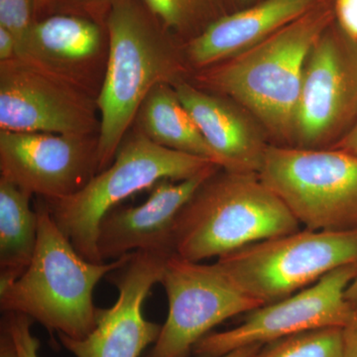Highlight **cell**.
<instances>
[{"label":"cell","instance_id":"8992f818","mask_svg":"<svg viewBox=\"0 0 357 357\" xmlns=\"http://www.w3.org/2000/svg\"><path fill=\"white\" fill-rule=\"evenodd\" d=\"M215 264L263 306L309 287L333 270L357 264V229H300L250 244Z\"/></svg>","mask_w":357,"mask_h":357},{"label":"cell","instance_id":"2e32d148","mask_svg":"<svg viewBox=\"0 0 357 357\" xmlns=\"http://www.w3.org/2000/svg\"><path fill=\"white\" fill-rule=\"evenodd\" d=\"M211 149L229 172L258 174L268 147L257 128L225 96L185 81L174 86Z\"/></svg>","mask_w":357,"mask_h":357},{"label":"cell","instance_id":"9a60e30c","mask_svg":"<svg viewBox=\"0 0 357 357\" xmlns=\"http://www.w3.org/2000/svg\"><path fill=\"white\" fill-rule=\"evenodd\" d=\"M213 165L185 180H162L151 188L144 203L114 208L98 225V255L103 262L138 251L174 253L176 222L197 190L217 172Z\"/></svg>","mask_w":357,"mask_h":357},{"label":"cell","instance_id":"f1b7e54d","mask_svg":"<svg viewBox=\"0 0 357 357\" xmlns=\"http://www.w3.org/2000/svg\"><path fill=\"white\" fill-rule=\"evenodd\" d=\"M264 344H251L241 347L220 357H255Z\"/></svg>","mask_w":357,"mask_h":357},{"label":"cell","instance_id":"ba28073f","mask_svg":"<svg viewBox=\"0 0 357 357\" xmlns=\"http://www.w3.org/2000/svg\"><path fill=\"white\" fill-rule=\"evenodd\" d=\"M160 283L168 298V316L144 357H188L215 326L262 306L215 263L204 264L173 255Z\"/></svg>","mask_w":357,"mask_h":357},{"label":"cell","instance_id":"d4e9b609","mask_svg":"<svg viewBox=\"0 0 357 357\" xmlns=\"http://www.w3.org/2000/svg\"><path fill=\"white\" fill-rule=\"evenodd\" d=\"M342 357H357V311L342 328Z\"/></svg>","mask_w":357,"mask_h":357},{"label":"cell","instance_id":"9c48e42d","mask_svg":"<svg viewBox=\"0 0 357 357\" xmlns=\"http://www.w3.org/2000/svg\"><path fill=\"white\" fill-rule=\"evenodd\" d=\"M357 276V264L333 270L325 277L293 294L248 312L241 325L210 333L195 345L198 357H220L251 344H266L279 338L324 328H344L354 307L347 291Z\"/></svg>","mask_w":357,"mask_h":357},{"label":"cell","instance_id":"52a82bcc","mask_svg":"<svg viewBox=\"0 0 357 357\" xmlns=\"http://www.w3.org/2000/svg\"><path fill=\"white\" fill-rule=\"evenodd\" d=\"M258 176L304 229H357V156L268 145Z\"/></svg>","mask_w":357,"mask_h":357},{"label":"cell","instance_id":"484cf974","mask_svg":"<svg viewBox=\"0 0 357 357\" xmlns=\"http://www.w3.org/2000/svg\"><path fill=\"white\" fill-rule=\"evenodd\" d=\"M18 57V41L13 33L0 26V63Z\"/></svg>","mask_w":357,"mask_h":357},{"label":"cell","instance_id":"cb8c5ba5","mask_svg":"<svg viewBox=\"0 0 357 357\" xmlns=\"http://www.w3.org/2000/svg\"><path fill=\"white\" fill-rule=\"evenodd\" d=\"M112 2L114 0H47L42 17L55 13L74 14L105 23Z\"/></svg>","mask_w":357,"mask_h":357},{"label":"cell","instance_id":"f546056e","mask_svg":"<svg viewBox=\"0 0 357 357\" xmlns=\"http://www.w3.org/2000/svg\"><path fill=\"white\" fill-rule=\"evenodd\" d=\"M347 299L351 303L354 310L357 311V276L354 281L351 282V285L349 286L347 291Z\"/></svg>","mask_w":357,"mask_h":357},{"label":"cell","instance_id":"7c38bea8","mask_svg":"<svg viewBox=\"0 0 357 357\" xmlns=\"http://www.w3.org/2000/svg\"><path fill=\"white\" fill-rule=\"evenodd\" d=\"M98 171V135L0 130V178L46 201L73 196Z\"/></svg>","mask_w":357,"mask_h":357},{"label":"cell","instance_id":"3957f363","mask_svg":"<svg viewBox=\"0 0 357 357\" xmlns=\"http://www.w3.org/2000/svg\"><path fill=\"white\" fill-rule=\"evenodd\" d=\"M38 243L32 261L16 280L0 288V307L38 321L51 333L73 340L86 337L96 326V284L128 263L131 255L112 262H91L73 246L38 198Z\"/></svg>","mask_w":357,"mask_h":357},{"label":"cell","instance_id":"6da1fadb","mask_svg":"<svg viewBox=\"0 0 357 357\" xmlns=\"http://www.w3.org/2000/svg\"><path fill=\"white\" fill-rule=\"evenodd\" d=\"M335 21L333 0H321L304 15L248 50L194 70L189 82L238 103L275 137L294 142L307 58Z\"/></svg>","mask_w":357,"mask_h":357},{"label":"cell","instance_id":"e0dca14e","mask_svg":"<svg viewBox=\"0 0 357 357\" xmlns=\"http://www.w3.org/2000/svg\"><path fill=\"white\" fill-rule=\"evenodd\" d=\"M321 0H263L211 23L184 45L192 70L204 69L259 43L304 15Z\"/></svg>","mask_w":357,"mask_h":357},{"label":"cell","instance_id":"4dcf8cb0","mask_svg":"<svg viewBox=\"0 0 357 357\" xmlns=\"http://www.w3.org/2000/svg\"><path fill=\"white\" fill-rule=\"evenodd\" d=\"M37 4V20L44 15L46 9L47 0H36Z\"/></svg>","mask_w":357,"mask_h":357},{"label":"cell","instance_id":"4fadbf2b","mask_svg":"<svg viewBox=\"0 0 357 357\" xmlns=\"http://www.w3.org/2000/svg\"><path fill=\"white\" fill-rule=\"evenodd\" d=\"M171 253L138 251L112 272L119 298L112 307L98 309L96 328L82 340L58 335L61 344L76 357H140L154 344L162 326L147 321L143 304L160 283Z\"/></svg>","mask_w":357,"mask_h":357},{"label":"cell","instance_id":"d6986e66","mask_svg":"<svg viewBox=\"0 0 357 357\" xmlns=\"http://www.w3.org/2000/svg\"><path fill=\"white\" fill-rule=\"evenodd\" d=\"M32 196L0 178V288L16 280L32 261L38 243V215Z\"/></svg>","mask_w":357,"mask_h":357},{"label":"cell","instance_id":"30bf717a","mask_svg":"<svg viewBox=\"0 0 357 357\" xmlns=\"http://www.w3.org/2000/svg\"><path fill=\"white\" fill-rule=\"evenodd\" d=\"M356 119L357 42L333 22L307 58L294 142L319 149L337 142Z\"/></svg>","mask_w":357,"mask_h":357},{"label":"cell","instance_id":"8fae6325","mask_svg":"<svg viewBox=\"0 0 357 357\" xmlns=\"http://www.w3.org/2000/svg\"><path fill=\"white\" fill-rule=\"evenodd\" d=\"M98 98L20 58L0 63V130L98 135Z\"/></svg>","mask_w":357,"mask_h":357},{"label":"cell","instance_id":"ffe728a7","mask_svg":"<svg viewBox=\"0 0 357 357\" xmlns=\"http://www.w3.org/2000/svg\"><path fill=\"white\" fill-rule=\"evenodd\" d=\"M152 15L183 45L227 14L225 0H141Z\"/></svg>","mask_w":357,"mask_h":357},{"label":"cell","instance_id":"44dd1931","mask_svg":"<svg viewBox=\"0 0 357 357\" xmlns=\"http://www.w3.org/2000/svg\"><path fill=\"white\" fill-rule=\"evenodd\" d=\"M255 357H342V328L296 333L263 345Z\"/></svg>","mask_w":357,"mask_h":357},{"label":"cell","instance_id":"83f0119b","mask_svg":"<svg viewBox=\"0 0 357 357\" xmlns=\"http://www.w3.org/2000/svg\"><path fill=\"white\" fill-rule=\"evenodd\" d=\"M0 357H20L13 335L2 321L0 331Z\"/></svg>","mask_w":357,"mask_h":357},{"label":"cell","instance_id":"5b68a950","mask_svg":"<svg viewBox=\"0 0 357 357\" xmlns=\"http://www.w3.org/2000/svg\"><path fill=\"white\" fill-rule=\"evenodd\" d=\"M213 165L201 157L160 146L131 128L112 163L93 176L81 191L45 202L56 225L77 252L89 261L102 263L96 246L98 225L117 204L160 181L185 180Z\"/></svg>","mask_w":357,"mask_h":357},{"label":"cell","instance_id":"1f68e13d","mask_svg":"<svg viewBox=\"0 0 357 357\" xmlns=\"http://www.w3.org/2000/svg\"><path fill=\"white\" fill-rule=\"evenodd\" d=\"M236 1L241 2V3H249V2L252 1V0H236Z\"/></svg>","mask_w":357,"mask_h":357},{"label":"cell","instance_id":"4316f807","mask_svg":"<svg viewBox=\"0 0 357 357\" xmlns=\"http://www.w3.org/2000/svg\"><path fill=\"white\" fill-rule=\"evenodd\" d=\"M330 147L342 150L357 156V119L351 128Z\"/></svg>","mask_w":357,"mask_h":357},{"label":"cell","instance_id":"603a6c76","mask_svg":"<svg viewBox=\"0 0 357 357\" xmlns=\"http://www.w3.org/2000/svg\"><path fill=\"white\" fill-rule=\"evenodd\" d=\"M1 321L13 335L20 357H40V340L33 335L35 321L31 318L20 312H7Z\"/></svg>","mask_w":357,"mask_h":357},{"label":"cell","instance_id":"277c9868","mask_svg":"<svg viewBox=\"0 0 357 357\" xmlns=\"http://www.w3.org/2000/svg\"><path fill=\"white\" fill-rule=\"evenodd\" d=\"M220 171L181 211L174 230L175 255L195 262L218 259L302 227L258 174Z\"/></svg>","mask_w":357,"mask_h":357},{"label":"cell","instance_id":"ac0fdd59","mask_svg":"<svg viewBox=\"0 0 357 357\" xmlns=\"http://www.w3.org/2000/svg\"><path fill=\"white\" fill-rule=\"evenodd\" d=\"M132 128L160 146L201 157L222 168L220 159L170 84H159L150 91L138 109Z\"/></svg>","mask_w":357,"mask_h":357},{"label":"cell","instance_id":"7a4b0ae2","mask_svg":"<svg viewBox=\"0 0 357 357\" xmlns=\"http://www.w3.org/2000/svg\"><path fill=\"white\" fill-rule=\"evenodd\" d=\"M105 27L109 59L98 109V171L114 161L143 100L159 84L175 86L192 72L184 45L174 38L141 0H114Z\"/></svg>","mask_w":357,"mask_h":357},{"label":"cell","instance_id":"5bb4252c","mask_svg":"<svg viewBox=\"0 0 357 357\" xmlns=\"http://www.w3.org/2000/svg\"><path fill=\"white\" fill-rule=\"evenodd\" d=\"M17 58L98 98L109 59L105 23L74 14L44 16L18 45Z\"/></svg>","mask_w":357,"mask_h":357},{"label":"cell","instance_id":"7402d4cb","mask_svg":"<svg viewBox=\"0 0 357 357\" xmlns=\"http://www.w3.org/2000/svg\"><path fill=\"white\" fill-rule=\"evenodd\" d=\"M36 20V0H0V26L13 33L18 45Z\"/></svg>","mask_w":357,"mask_h":357}]
</instances>
